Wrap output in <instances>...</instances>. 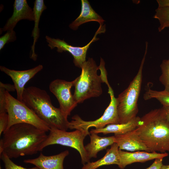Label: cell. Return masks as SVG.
Listing matches in <instances>:
<instances>
[{
  "label": "cell",
  "instance_id": "obj_1",
  "mask_svg": "<svg viewBox=\"0 0 169 169\" xmlns=\"http://www.w3.org/2000/svg\"><path fill=\"white\" fill-rule=\"evenodd\" d=\"M46 132L29 124L14 125L3 133L0 155L4 152L11 159L36 154L47 137Z\"/></svg>",
  "mask_w": 169,
  "mask_h": 169
},
{
  "label": "cell",
  "instance_id": "obj_2",
  "mask_svg": "<svg viewBox=\"0 0 169 169\" xmlns=\"http://www.w3.org/2000/svg\"><path fill=\"white\" fill-rule=\"evenodd\" d=\"M135 131L151 152H169V122L162 107L141 117Z\"/></svg>",
  "mask_w": 169,
  "mask_h": 169
},
{
  "label": "cell",
  "instance_id": "obj_3",
  "mask_svg": "<svg viewBox=\"0 0 169 169\" xmlns=\"http://www.w3.org/2000/svg\"><path fill=\"white\" fill-rule=\"evenodd\" d=\"M23 102L51 128L67 131L69 122L59 108L54 106L49 95L44 90L30 86L25 88Z\"/></svg>",
  "mask_w": 169,
  "mask_h": 169
},
{
  "label": "cell",
  "instance_id": "obj_4",
  "mask_svg": "<svg viewBox=\"0 0 169 169\" xmlns=\"http://www.w3.org/2000/svg\"><path fill=\"white\" fill-rule=\"evenodd\" d=\"M80 75L74 80L73 96L77 104L91 97H98L102 93V75H98L99 66L92 58H89L82 65Z\"/></svg>",
  "mask_w": 169,
  "mask_h": 169
},
{
  "label": "cell",
  "instance_id": "obj_5",
  "mask_svg": "<svg viewBox=\"0 0 169 169\" xmlns=\"http://www.w3.org/2000/svg\"><path fill=\"white\" fill-rule=\"evenodd\" d=\"M143 57L136 75L128 87L116 98L119 124L126 123L136 117L138 111V101L140 94L142 79V71L147 51L146 43Z\"/></svg>",
  "mask_w": 169,
  "mask_h": 169
},
{
  "label": "cell",
  "instance_id": "obj_6",
  "mask_svg": "<svg viewBox=\"0 0 169 169\" xmlns=\"http://www.w3.org/2000/svg\"><path fill=\"white\" fill-rule=\"evenodd\" d=\"M5 95L6 108L8 116L7 129L16 124L26 123L46 132L50 131L49 127L33 110L23 102L13 97L6 90Z\"/></svg>",
  "mask_w": 169,
  "mask_h": 169
},
{
  "label": "cell",
  "instance_id": "obj_7",
  "mask_svg": "<svg viewBox=\"0 0 169 169\" xmlns=\"http://www.w3.org/2000/svg\"><path fill=\"white\" fill-rule=\"evenodd\" d=\"M47 137L41 146L40 151L46 147L54 144L68 146L75 149L80 154L81 163L84 165L90 162L84 148V141L87 136L82 131L76 129L68 132L55 128H51Z\"/></svg>",
  "mask_w": 169,
  "mask_h": 169
},
{
  "label": "cell",
  "instance_id": "obj_8",
  "mask_svg": "<svg viewBox=\"0 0 169 169\" xmlns=\"http://www.w3.org/2000/svg\"><path fill=\"white\" fill-rule=\"evenodd\" d=\"M108 88L110 101L103 115L95 120L89 121L84 120L76 115L72 117V120L69 122V129L79 130L87 136L90 135L89 131L90 127H94L95 129H100L108 125L119 124L116 98L110 86Z\"/></svg>",
  "mask_w": 169,
  "mask_h": 169
},
{
  "label": "cell",
  "instance_id": "obj_9",
  "mask_svg": "<svg viewBox=\"0 0 169 169\" xmlns=\"http://www.w3.org/2000/svg\"><path fill=\"white\" fill-rule=\"evenodd\" d=\"M105 30V25H100L92 40L86 45L81 47L71 45L64 39L52 38L47 35L45 39L48 46L51 49L56 48L58 52L67 51L70 53L74 58L73 62L75 65L81 68L83 64L86 61V53L90 45L94 42L99 39L96 37L98 34L104 33Z\"/></svg>",
  "mask_w": 169,
  "mask_h": 169
},
{
  "label": "cell",
  "instance_id": "obj_10",
  "mask_svg": "<svg viewBox=\"0 0 169 169\" xmlns=\"http://www.w3.org/2000/svg\"><path fill=\"white\" fill-rule=\"evenodd\" d=\"M74 80L68 81L57 79L52 81L49 86L50 91L58 101L59 109L67 117L78 104L71 92V88L74 86Z\"/></svg>",
  "mask_w": 169,
  "mask_h": 169
},
{
  "label": "cell",
  "instance_id": "obj_11",
  "mask_svg": "<svg viewBox=\"0 0 169 169\" xmlns=\"http://www.w3.org/2000/svg\"><path fill=\"white\" fill-rule=\"evenodd\" d=\"M43 66L39 64L35 67L24 70L11 69L2 66H0L1 71L12 79L17 92V99L22 102L23 96L26 83L43 69Z\"/></svg>",
  "mask_w": 169,
  "mask_h": 169
},
{
  "label": "cell",
  "instance_id": "obj_12",
  "mask_svg": "<svg viewBox=\"0 0 169 169\" xmlns=\"http://www.w3.org/2000/svg\"><path fill=\"white\" fill-rule=\"evenodd\" d=\"M33 10L29 6L26 0H15L13 5V12L3 28L2 32L13 30L20 21L27 20L34 21Z\"/></svg>",
  "mask_w": 169,
  "mask_h": 169
},
{
  "label": "cell",
  "instance_id": "obj_13",
  "mask_svg": "<svg viewBox=\"0 0 169 169\" xmlns=\"http://www.w3.org/2000/svg\"><path fill=\"white\" fill-rule=\"evenodd\" d=\"M119 163L118 166L124 169L126 166L136 162H143L156 159H163L168 153L137 151L128 152L119 150Z\"/></svg>",
  "mask_w": 169,
  "mask_h": 169
},
{
  "label": "cell",
  "instance_id": "obj_14",
  "mask_svg": "<svg viewBox=\"0 0 169 169\" xmlns=\"http://www.w3.org/2000/svg\"><path fill=\"white\" fill-rule=\"evenodd\" d=\"M69 154L68 150L50 156H46L41 153L37 158L25 159L23 162L26 163L33 165L39 169H64V161Z\"/></svg>",
  "mask_w": 169,
  "mask_h": 169
},
{
  "label": "cell",
  "instance_id": "obj_15",
  "mask_svg": "<svg viewBox=\"0 0 169 169\" xmlns=\"http://www.w3.org/2000/svg\"><path fill=\"white\" fill-rule=\"evenodd\" d=\"M115 143L119 150L131 151L143 150L151 152L149 149L142 142L135 130L126 133L114 135Z\"/></svg>",
  "mask_w": 169,
  "mask_h": 169
},
{
  "label": "cell",
  "instance_id": "obj_16",
  "mask_svg": "<svg viewBox=\"0 0 169 169\" xmlns=\"http://www.w3.org/2000/svg\"><path fill=\"white\" fill-rule=\"evenodd\" d=\"M81 10L79 16L69 25L73 30H76L81 25L89 22L96 21L103 25L105 20L93 9L87 0H81Z\"/></svg>",
  "mask_w": 169,
  "mask_h": 169
},
{
  "label": "cell",
  "instance_id": "obj_17",
  "mask_svg": "<svg viewBox=\"0 0 169 169\" xmlns=\"http://www.w3.org/2000/svg\"><path fill=\"white\" fill-rule=\"evenodd\" d=\"M90 142L84 146L89 158H96L97 154L101 151L105 149L109 146L115 143V136L100 137L97 134L90 133Z\"/></svg>",
  "mask_w": 169,
  "mask_h": 169
},
{
  "label": "cell",
  "instance_id": "obj_18",
  "mask_svg": "<svg viewBox=\"0 0 169 169\" xmlns=\"http://www.w3.org/2000/svg\"><path fill=\"white\" fill-rule=\"evenodd\" d=\"M140 120L141 117L137 116L126 123L109 124L101 129H91L90 133L97 134L102 133L104 134L109 133H114V135L124 134L136 129L139 125Z\"/></svg>",
  "mask_w": 169,
  "mask_h": 169
},
{
  "label": "cell",
  "instance_id": "obj_19",
  "mask_svg": "<svg viewBox=\"0 0 169 169\" xmlns=\"http://www.w3.org/2000/svg\"><path fill=\"white\" fill-rule=\"evenodd\" d=\"M119 150L117 144L115 143L106 150L103 157L95 161L86 163L81 169H96L103 166L112 164L118 166L119 163Z\"/></svg>",
  "mask_w": 169,
  "mask_h": 169
},
{
  "label": "cell",
  "instance_id": "obj_20",
  "mask_svg": "<svg viewBox=\"0 0 169 169\" xmlns=\"http://www.w3.org/2000/svg\"><path fill=\"white\" fill-rule=\"evenodd\" d=\"M46 9L47 7L44 4V0H35L34 2L33 9L34 17V25L32 34V37H33V41L31 47V54L30 57L35 61L37 59V55L35 52V47L36 43L39 37V21L43 12Z\"/></svg>",
  "mask_w": 169,
  "mask_h": 169
},
{
  "label": "cell",
  "instance_id": "obj_21",
  "mask_svg": "<svg viewBox=\"0 0 169 169\" xmlns=\"http://www.w3.org/2000/svg\"><path fill=\"white\" fill-rule=\"evenodd\" d=\"M143 98L145 100L156 99L161 103L162 106L169 107V92L164 90L158 91L147 89L144 94Z\"/></svg>",
  "mask_w": 169,
  "mask_h": 169
},
{
  "label": "cell",
  "instance_id": "obj_22",
  "mask_svg": "<svg viewBox=\"0 0 169 169\" xmlns=\"http://www.w3.org/2000/svg\"><path fill=\"white\" fill-rule=\"evenodd\" d=\"M155 11L153 17L159 21L160 26L158 30L160 32L169 27V7H158Z\"/></svg>",
  "mask_w": 169,
  "mask_h": 169
},
{
  "label": "cell",
  "instance_id": "obj_23",
  "mask_svg": "<svg viewBox=\"0 0 169 169\" xmlns=\"http://www.w3.org/2000/svg\"><path fill=\"white\" fill-rule=\"evenodd\" d=\"M160 67L161 74L159 80L164 86V90L169 92V58L168 59L163 60Z\"/></svg>",
  "mask_w": 169,
  "mask_h": 169
},
{
  "label": "cell",
  "instance_id": "obj_24",
  "mask_svg": "<svg viewBox=\"0 0 169 169\" xmlns=\"http://www.w3.org/2000/svg\"><path fill=\"white\" fill-rule=\"evenodd\" d=\"M0 158L4 164L5 169H39L36 166L26 168L14 163L4 152L0 155Z\"/></svg>",
  "mask_w": 169,
  "mask_h": 169
},
{
  "label": "cell",
  "instance_id": "obj_25",
  "mask_svg": "<svg viewBox=\"0 0 169 169\" xmlns=\"http://www.w3.org/2000/svg\"><path fill=\"white\" fill-rule=\"evenodd\" d=\"M16 39V33L14 30L7 31L0 38V50L4 48L6 44L14 42Z\"/></svg>",
  "mask_w": 169,
  "mask_h": 169
},
{
  "label": "cell",
  "instance_id": "obj_26",
  "mask_svg": "<svg viewBox=\"0 0 169 169\" xmlns=\"http://www.w3.org/2000/svg\"><path fill=\"white\" fill-rule=\"evenodd\" d=\"M8 122V116L6 112L0 113V136L7 129Z\"/></svg>",
  "mask_w": 169,
  "mask_h": 169
},
{
  "label": "cell",
  "instance_id": "obj_27",
  "mask_svg": "<svg viewBox=\"0 0 169 169\" xmlns=\"http://www.w3.org/2000/svg\"><path fill=\"white\" fill-rule=\"evenodd\" d=\"M163 159H156L149 167L146 169H159L163 165L162 161Z\"/></svg>",
  "mask_w": 169,
  "mask_h": 169
},
{
  "label": "cell",
  "instance_id": "obj_28",
  "mask_svg": "<svg viewBox=\"0 0 169 169\" xmlns=\"http://www.w3.org/2000/svg\"><path fill=\"white\" fill-rule=\"evenodd\" d=\"M158 7H169V0H157Z\"/></svg>",
  "mask_w": 169,
  "mask_h": 169
},
{
  "label": "cell",
  "instance_id": "obj_29",
  "mask_svg": "<svg viewBox=\"0 0 169 169\" xmlns=\"http://www.w3.org/2000/svg\"><path fill=\"white\" fill-rule=\"evenodd\" d=\"M162 107L164 110L167 119L169 122V107L166 106H162Z\"/></svg>",
  "mask_w": 169,
  "mask_h": 169
},
{
  "label": "cell",
  "instance_id": "obj_30",
  "mask_svg": "<svg viewBox=\"0 0 169 169\" xmlns=\"http://www.w3.org/2000/svg\"><path fill=\"white\" fill-rule=\"evenodd\" d=\"M159 169H169V166L168 165H163Z\"/></svg>",
  "mask_w": 169,
  "mask_h": 169
},
{
  "label": "cell",
  "instance_id": "obj_31",
  "mask_svg": "<svg viewBox=\"0 0 169 169\" xmlns=\"http://www.w3.org/2000/svg\"><path fill=\"white\" fill-rule=\"evenodd\" d=\"M0 169H2V168L1 166H0Z\"/></svg>",
  "mask_w": 169,
  "mask_h": 169
},
{
  "label": "cell",
  "instance_id": "obj_32",
  "mask_svg": "<svg viewBox=\"0 0 169 169\" xmlns=\"http://www.w3.org/2000/svg\"><path fill=\"white\" fill-rule=\"evenodd\" d=\"M168 166H169V165H168Z\"/></svg>",
  "mask_w": 169,
  "mask_h": 169
}]
</instances>
